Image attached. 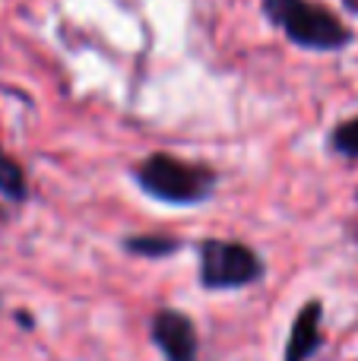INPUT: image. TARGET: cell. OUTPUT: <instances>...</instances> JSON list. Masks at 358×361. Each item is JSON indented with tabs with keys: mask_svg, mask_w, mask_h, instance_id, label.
<instances>
[{
	"mask_svg": "<svg viewBox=\"0 0 358 361\" xmlns=\"http://www.w3.org/2000/svg\"><path fill=\"white\" fill-rule=\"evenodd\" d=\"M133 184L165 206H200L216 190V169L203 162H187L171 152H149L143 162L133 165Z\"/></svg>",
	"mask_w": 358,
	"mask_h": 361,
	"instance_id": "6da1fadb",
	"label": "cell"
},
{
	"mask_svg": "<svg viewBox=\"0 0 358 361\" xmlns=\"http://www.w3.org/2000/svg\"><path fill=\"white\" fill-rule=\"evenodd\" d=\"M264 16L289 38L295 48L333 54L352 44L355 32L342 23L340 13L317 0H260Z\"/></svg>",
	"mask_w": 358,
	"mask_h": 361,
	"instance_id": "7a4b0ae2",
	"label": "cell"
},
{
	"mask_svg": "<svg viewBox=\"0 0 358 361\" xmlns=\"http://www.w3.org/2000/svg\"><path fill=\"white\" fill-rule=\"evenodd\" d=\"M200 257V286L206 292H226V288H247L264 279V260L254 247L226 238H206L197 247Z\"/></svg>",
	"mask_w": 358,
	"mask_h": 361,
	"instance_id": "3957f363",
	"label": "cell"
},
{
	"mask_svg": "<svg viewBox=\"0 0 358 361\" xmlns=\"http://www.w3.org/2000/svg\"><path fill=\"white\" fill-rule=\"evenodd\" d=\"M152 345L165 355V361H197L200 358V336H197L194 320L184 311L162 307L149 320Z\"/></svg>",
	"mask_w": 358,
	"mask_h": 361,
	"instance_id": "277c9868",
	"label": "cell"
},
{
	"mask_svg": "<svg viewBox=\"0 0 358 361\" xmlns=\"http://www.w3.org/2000/svg\"><path fill=\"white\" fill-rule=\"evenodd\" d=\"M321 345H323V305L317 298H311L298 307L295 320H292L283 361H311Z\"/></svg>",
	"mask_w": 358,
	"mask_h": 361,
	"instance_id": "5b68a950",
	"label": "cell"
},
{
	"mask_svg": "<svg viewBox=\"0 0 358 361\" xmlns=\"http://www.w3.org/2000/svg\"><path fill=\"white\" fill-rule=\"evenodd\" d=\"M121 244L127 254L143 257V260H165V257L181 250V238L171 235H127Z\"/></svg>",
	"mask_w": 358,
	"mask_h": 361,
	"instance_id": "8992f818",
	"label": "cell"
},
{
	"mask_svg": "<svg viewBox=\"0 0 358 361\" xmlns=\"http://www.w3.org/2000/svg\"><path fill=\"white\" fill-rule=\"evenodd\" d=\"M0 197L10 203H25L29 200V178H25L23 165L0 146Z\"/></svg>",
	"mask_w": 358,
	"mask_h": 361,
	"instance_id": "52a82bcc",
	"label": "cell"
},
{
	"mask_svg": "<svg viewBox=\"0 0 358 361\" xmlns=\"http://www.w3.org/2000/svg\"><path fill=\"white\" fill-rule=\"evenodd\" d=\"M330 152L342 159H358V114L355 118H346L330 130Z\"/></svg>",
	"mask_w": 358,
	"mask_h": 361,
	"instance_id": "ba28073f",
	"label": "cell"
},
{
	"mask_svg": "<svg viewBox=\"0 0 358 361\" xmlns=\"http://www.w3.org/2000/svg\"><path fill=\"white\" fill-rule=\"evenodd\" d=\"M0 219H4V209H0Z\"/></svg>",
	"mask_w": 358,
	"mask_h": 361,
	"instance_id": "9c48e42d",
	"label": "cell"
},
{
	"mask_svg": "<svg viewBox=\"0 0 358 361\" xmlns=\"http://www.w3.org/2000/svg\"><path fill=\"white\" fill-rule=\"evenodd\" d=\"M355 200H358V190H355Z\"/></svg>",
	"mask_w": 358,
	"mask_h": 361,
	"instance_id": "30bf717a",
	"label": "cell"
}]
</instances>
